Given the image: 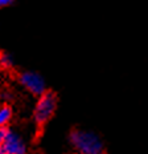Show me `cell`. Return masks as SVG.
Masks as SVG:
<instances>
[{"instance_id": "1", "label": "cell", "mask_w": 148, "mask_h": 154, "mask_svg": "<svg viewBox=\"0 0 148 154\" xmlns=\"http://www.w3.org/2000/svg\"><path fill=\"white\" fill-rule=\"evenodd\" d=\"M70 141L81 154H102V142L91 131L75 130L70 134Z\"/></svg>"}, {"instance_id": "2", "label": "cell", "mask_w": 148, "mask_h": 154, "mask_svg": "<svg viewBox=\"0 0 148 154\" xmlns=\"http://www.w3.org/2000/svg\"><path fill=\"white\" fill-rule=\"evenodd\" d=\"M56 96L53 93H43L36 105V110H34V117H36L38 124H45L52 114L54 113V109H56Z\"/></svg>"}, {"instance_id": "3", "label": "cell", "mask_w": 148, "mask_h": 154, "mask_svg": "<svg viewBox=\"0 0 148 154\" xmlns=\"http://www.w3.org/2000/svg\"><path fill=\"white\" fill-rule=\"evenodd\" d=\"M21 84L33 94H43L45 92V81L38 73L34 72H24L20 76Z\"/></svg>"}, {"instance_id": "4", "label": "cell", "mask_w": 148, "mask_h": 154, "mask_svg": "<svg viewBox=\"0 0 148 154\" xmlns=\"http://www.w3.org/2000/svg\"><path fill=\"white\" fill-rule=\"evenodd\" d=\"M0 147L9 154H25L27 152V145L24 140L13 131H7V136Z\"/></svg>"}, {"instance_id": "5", "label": "cell", "mask_w": 148, "mask_h": 154, "mask_svg": "<svg viewBox=\"0 0 148 154\" xmlns=\"http://www.w3.org/2000/svg\"><path fill=\"white\" fill-rule=\"evenodd\" d=\"M11 116H12V112L9 108L4 106L0 109V126H4V125L11 120Z\"/></svg>"}, {"instance_id": "6", "label": "cell", "mask_w": 148, "mask_h": 154, "mask_svg": "<svg viewBox=\"0 0 148 154\" xmlns=\"http://www.w3.org/2000/svg\"><path fill=\"white\" fill-rule=\"evenodd\" d=\"M0 63H1L4 66H9L12 64V60L9 56H7V54H3V56L0 57Z\"/></svg>"}, {"instance_id": "7", "label": "cell", "mask_w": 148, "mask_h": 154, "mask_svg": "<svg viewBox=\"0 0 148 154\" xmlns=\"http://www.w3.org/2000/svg\"><path fill=\"white\" fill-rule=\"evenodd\" d=\"M5 136H7V130L4 129V126H0V146H1L3 141H4Z\"/></svg>"}, {"instance_id": "8", "label": "cell", "mask_w": 148, "mask_h": 154, "mask_svg": "<svg viewBox=\"0 0 148 154\" xmlns=\"http://www.w3.org/2000/svg\"><path fill=\"white\" fill-rule=\"evenodd\" d=\"M13 0H0V7H5V5L11 4Z\"/></svg>"}, {"instance_id": "9", "label": "cell", "mask_w": 148, "mask_h": 154, "mask_svg": "<svg viewBox=\"0 0 148 154\" xmlns=\"http://www.w3.org/2000/svg\"><path fill=\"white\" fill-rule=\"evenodd\" d=\"M0 154H9V153H7V152H5V150H3L1 147H0Z\"/></svg>"}]
</instances>
